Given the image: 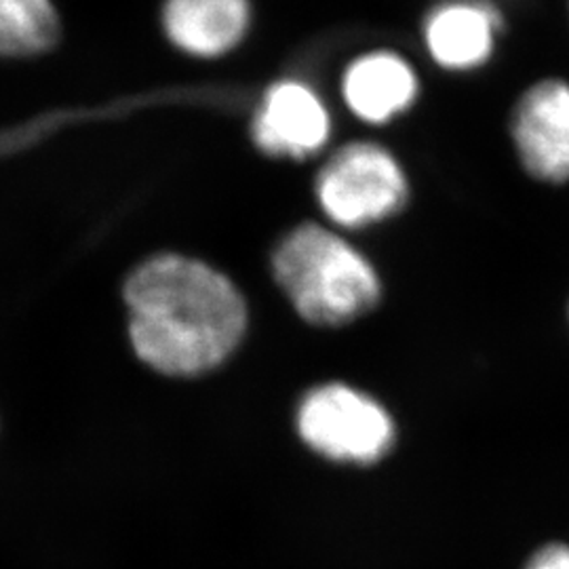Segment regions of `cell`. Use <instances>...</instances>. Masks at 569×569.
<instances>
[{
  "mask_svg": "<svg viewBox=\"0 0 569 569\" xmlns=\"http://www.w3.org/2000/svg\"><path fill=\"white\" fill-rule=\"evenodd\" d=\"M127 336L143 366L197 378L222 366L247 331V305L220 270L180 253H159L124 281Z\"/></svg>",
  "mask_w": 569,
  "mask_h": 569,
  "instance_id": "1",
  "label": "cell"
},
{
  "mask_svg": "<svg viewBox=\"0 0 569 569\" xmlns=\"http://www.w3.org/2000/svg\"><path fill=\"white\" fill-rule=\"evenodd\" d=\"M272 274L296 312L312 326L352 323L380 300L373 266L326 226L293 228L272 253Z\"/></svg>",
  "mask_w": 569,
  "mask_h": 569,
  "instance_id": "2",
  "label": "cell"
},
{
  "mask_svg": "<svg viewBox=\"0 0 569 569\" xmlns=\"http://www.w3.org/2000/svg\"><path fill=\"white\" fill-rule=\"evenodd\" d=\"M298 435L327 460L373 465L395 441L387 409L357 388L331 382L306 392L296 413Z\"/></svg>",
  "mask_w": 569,
  "mask_h": 569,
  "instance_id": "3",
  "label": "cell"
},
{
  "mask_svg": "<svg viewBox=\"0 0 569 569\" xmlns=\"http://www.w3.org/2000/svg\"><path fill=\"white\" fill-rule=\"evenodd\" d=\"M317 201L336 226L363 228L397 213L407 199L401 164L382 146L348 143L317 176Z\"/></svg>",
  "mask_w": 569,
  "mask_h": 569,
  "instance_id": "4",
  "label": "cell"
},
{
  "mask_svg": "<svg viewBox=\"0 0 569 569\" xmlns=\"http://www.w3.org/2000/svg\"><path fill=\"white\" fill-rule=\"evenodd\" d=\"M512 142L529 173L542 182H569V84H533L510 121Z\"/></svg>",
  "mask_w": 569,
  "mask_h": 569,
  "instance_id": "5",
  "label": "cell"
},
{
  "mask_svg": "<svg viewBox=\"0 0 569 569\" xmlns=\"http://www.w3.org/2000/svg\"><path fill=\"white\" fill-rule=\"evenodd\" d=\"M331 133L326 103L298 81L272 84L253 117L251 136L260 150L270 157H289L296 161L319 152Z\"/></svg>",
  "mask_w": 569,
  "mask_h": 569,
  "instance_id": "6",
  "label": "cell"
},
{
  "mask_svg": "<svg viewBox=\"0 0 569 569\" xmlns=\"http://www.w3.org/2000/svg\"><path fill=\"white\" fill-rule=\"evenodd\" d=\"M164 34L192 58H220L243 41L251 23L249 0H164Z\"/></svg>",
  "mask_w": 569,
  "mask_h": 569,
  "instance_id": "7",
  "label": "cell"
},
{
  "mask_svg": "<svg viewBox=\"0 0 569 569\" xmlns=\"http://www.w3.org/2000/svg\"><path fill=\"white\" fill-rule=\"evenodd\" d=\"M500 11L488 0H448L425 21V41L432 60L449 70H468L488 61Z\"/></svg>",
  "mask_w": 569,
  "mask_h": 569,
  "instance_id": "8",
  "label": "cell"
},
{
  "mask_svg": "<svg viewBox=\"0 0 569 569\" xmlns=\"http://www.w3.org/2000/svg\"><path fill=\"white\" fill-rule=\"evenodd\" d=\"M342 93L348 108L367 122L390 121L418 96V77L401 56L373 51L346 68Z\"/></svg>",
  "mask_w": 569,
  "mask_h": 569,
  "instance_id": "9",
  "label": "cell"
},
{
  "mask_svg": "<svg viewBox=\"0 0 569 569\" xmlns=\"http://www.w3.org/2000/svg\"><path fill=\"white\" fill-rule=\"evenodd\" d=\"M51 0H0V58H34L60 41Z\"/></svg>",
  "mask_w": 569,
  "mask_h": 569,
  "instance_id": "10",
  "label": "cell"
},
{
  "mask_svg": "<svg viewBox=\"0 0 569 569\" xmlns=\"http://www.w3.org/2000/svg\"><path fill=\"white\" fill-rule=\"evenodd\" d=\"M526 569H569V547L550 545L538 550Z\"/></svg>",
  "mask_w": 569,
  "mask_h": 569,
  "instance_id": "11",
  "label": "cell"
}]
</instances>
